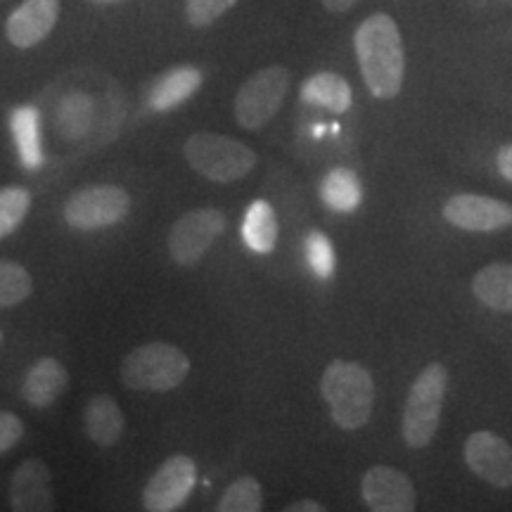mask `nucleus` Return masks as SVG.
Listing matches in <instances>:
<instances>
[{
    "label": "nucleus",
    "mask_w": 512,
    "mask_h": 512,
    "mask_svg": "<svg viewBox=\"0 0 512 512\" xmlns=\"http://www.w3.org/2000/svg\"><path fill=\"white\" fill-rule=\"evenodd\" d=\"M354 48L363 81L377 100H392L406 79V50L399 24L387 12H375L358 24Z\"/></svg>",
    "instance_id": "obj_1"
},
{
    "label": "nucleus",
    "mask_w": 512,
    "mask_h": 512,
    "mask_svg": "<svg viewBox=\"0 0 512 512\" xmlns=\"http://www.w3.org/2000/svg\"><path fill=\"white\" fill-rule=\"evenodd\" d=\"M320 396L328 403L339 430H361L375 406V382L366 366L356 361H332L320 377Z\"/></svg>",
    "instance_id": "obj_2"
},
{
    "label": "nucleus",
    "mask_w": 512,
    "mask_h": 512,
    "mask_svg": "<svg viewBox=\"0 0 512 512\" xmlns=\"http://www.w3.org/2000/svg\"><path fill=\"white\" fill-rule=\"evenodd\" d=\"M192 171L214 183H233L249 176L256 166V152L240 140L221 133H192L183 147Z\"/></svg>",
    "instance_id": "obj_3"
},
{
    "label": "nucleus",
    "mask_w": 512,
    "mask_h": 512,
    "mask_svg": "<svg viewBox=\"0 0 512 512\" xmlns=\"http://www.w3.org/2000/svg\"><path fill=\"white\" fill-rule=\"evenodd\" d=\"M188 373V354L166 342L143 344L121 361V382L133 392H171Z\"/></svg>",
    "instance_id": "obj_4"
},
{
    "label": "nucleus",
    "mask_w": 512,
    "mask_h": 512,
    "mask_svg": "<svg viewBox=\"0 0 512 512\" xmlns=\"http://www.w3.org/2000/svg\"><path fill=\"white\" fill-rule=\"evenodd\" d=\"M446 389L448 370L441 363H430L413 382L401 418V434L406 446L425 448L432 444L439 430L441 413H444Z\"/></svg>",
    "instance_id": "obj_5"
},
{
    "label": "nucleus",
    "mask_w": 512,
    "mask_h": 512,
    "mask_svg": "<svg viewBox=\"0 0 512 512\" xmlns=\"http://www.w3.org/2000/svg\"><path fill=\"white\" fill-rule=\"evenodd\" d=\"M290 91V72L280 64L261 69L242 83L235 95V119L245 131H259L278 114Z\"/></svg>",
    "instance_id": "obj_6"
},
{
    "label": "nucleus",
    "mask_w": 512,
    "mask_h": 512,
    "mask_svg": "<svg viewBox=\"0 0 512 512\" xmlns=\"http://www.w3.org/2000/svg\"><path fill=\"white\" fill-rule=\"evenodd\" d=\"M223 228H226V216L219 209L204 207L188 211L181 219H176L169 230L166 247H169L171 259L178 266L200 264L214 242L221 238Z\"/></svg>",
    "instance_id": "obj_7"
},
{
    "label": "nucleus",
    "mask_w": 512,
    "mask_h": 512,
    "mask_svg": "<svg viewBox=\"0 0 512 512\" xmlns=\"http://www.w3.org/2000/svg\"><path fill=\"white\" fill-rule=\"evenodd\" d=\"M131 211V197L119 185H91L74 192L64 204V219L76 230L117 226Z\"/></svg>",
    "instance_id": "obj_8"
},
{
    "label": "nucleus",
    "mask_w": 512,
    "mask_h": 512,
    "mask_svg": "<svg viewBox=\"0 0 512 512\" xmlns=\"http://www.w3.org/2000/svg\"><path fill=\"white\" fill-rule=\"evenodd\" d=\"M197 484V465L188 456H171L157 467L143 489V508L150 512H174L188 503Z\"/></svg>",
    "instance_id": "obj_9"
},
{
    "label": "nucleus",
    "mask_w": 512,
    "mask_h": 512,
    "mask_svg": "<svg viewBox=\"0 0 512 512\" xmlns=\"http://www.w3.org/2000/svg\"><path fill=\"white\" fill-rule=\"evenodd\" d=\"M465 465L472 475L496 489L512 486V446L496 432L477 430L465 441Z\"/></svg>",
    "instance_id": "obj_10"
},
{
    "label": "nucleus",
    "mask_w": 512,
    "mask_h": 512,
    "mask_svg": "<svg viewBox=\"0 0 512 512\" xmlns=\"http://www.w3.org/2000/svg\"><path fill=\"white\" fill-rule=\"evenodd\" d=\"M444 219L467 233H496L512 226V207L484 195H453L441 209Z\"/></svg>",
    "instance_id": "obj_11"
},
{
    "label": "nucleus",
    "mask_w": 512,
    "mask_h": 512,
    "mask_svg": "<svg viewBox=\"0 0 512 512\" xmlns=\"http://www.w3.org/2000/svg\"><path fill=\"white\" fill-rule=\"evenodd\" d=\"M361 496L375 512H413L418 505L411 479L389 465L370 467L361 479Z\"/></svg>",
    "instance_id": "obj_12"
},
{
    "label": "nucleus",
    "mask_w": 512,
    "mask_h": 512,
    "mask_svg": "<svg viewBox=\"0 0 512 512\" xmlns=\"http://www.w3.org/2000/svg\"><path fill=\"white\" fill-rule=\"evenodd\" d=\"M60 19V0H24L5 22V36L15 48L43 43Z\"/></svg>",
    "instance_id": "obj_13"
},
{
    "label": "nucleus",
    "mask_w": 512,
    "mask_h": 512,
    "mask_svg": "<svg viewBox=\"0 0 512 512\" xmlns=\"http://www.w3.org/2000/svg\"><path fill=\"white\" fill-rule=\"evenodd\" d=\"M10 505L15 512L53 510V475L43 460L31 458L17 465L10 479Z\"/></svg>",
    "instance_id": "obj_14"
},
{
    "label": "nucleus",
    "mask_w": 512,
    "mask_h": 512,
    "mask_svg": "<svg viewBox=\"0 0 512 512\" xmlns=\"http://www.w3.org/2000/svg\"><path fill=\"white\" fill-rule=\"evenodd\" d=\"M67 384L69 373L57 358H38L34 366L27 370V377H24L22 396L29 406L48 408L64 394Z\"/></svg>",
    "instance_id": "obj_15"
},
{
    "label": "nucleus",
    "mask_w": 512,
    "mask_h": 512,
    "mask_svg": "<svg viewBox=\"0 0 512 512\" xmlns=\"http://www.w3.org/2000/svg\"><path fill=\"white\" fill-rule=\"evenodd\" d=\"M126 420L121 413L119 403L107 394L93 396L91 401L83 408V430H86L88 439L102 448H110L117 444L124 434Z\"/></svg>",
    "instance_id": "obj_16"
},
{
    "label": "nucleus",
    "mask_w": 512,
    "mask_h": 512,
    "mask_svg": "<svg viewBox=\"0 0 512 512\" xmlns=\"http://www.w3.org/2000/svg\"><path fill=\"white\" fill-rule=\"evenodd\" d=\"M202 86V72L181 64V67L169 69L164 76H159L155 86L150 91V107L155 112H169L174 107L183 105L185 100L192 98Z\"/></svg>",
    "instance_id": "obj_17"
},
{
    "label": "nucleus",
    "mask_w": 512,
    "mask_h": 512,
    "mask_svg": "<svg viewBox=\"0 0 512 512\" xmlns=\"http://www.w3.org/2000/svg\"><path fill=\"white\" fill-rule=\"evenodd\" d=\"M302 100L306 105L323 107L332 114H344L354 105V93H351L349 81L335 72L313 74L304 81Z\"/></svg>",
    "instance_id": "obj_18"
},
{
    "label": "nucleus",
    "mask_w": 512,
    "mask_h": 512,
    "mask_svg": "<svg viewBox=\"0 0 512 512\" xmlns=\"http://www.w3.org/2000/svg\"><path fill=\"white\" fill-rule=\"evenodd\" d=\"M472 294L491 311L512 313V264H489L472 280Z\"/></svg>",
    "instance_id": "obj_19"
},
{
    "label": "nucleus",
    "mask_w": 512,
    "mask_h": 512,
    "mask_svg": "<svg viewBox=\"0 0 512 512\" xmlns=\"http://www.w3.org/2000/svg\"><path fill=\"white\" fill-rule=\"evenodd\" d=\"M278 216L266 200L252 202L242 223V240L256 254H271L278 245Z\"/></svg>",
    "instance_id": "obj_20"
},
{
    "label": "nucleus",
    "mask_w": 512,
    "mask_h": 512,
    "mask_svg": "<svg viewBox=\"0 0 512 512\" xmlns=\"http://www.w3.org/2000/svg\"><path fill=\"white\" fill-rule=\"evenodd\" d=\"M41 117L34 107H19L12 112L10 128L12 136L17 140L19 157L27 169H38L43 164V150H41Z\"/></svg>",
    "instance_id": "obj_21"
},
{
    "label": "nucleus",
    "mask_w": 512,
    "mask_h": 512,
    "mask_svg": "<svg viewBox=\"0 0 512 512\" xmlns=\"http://www.w3.org/2000/svg\"><path fill=\"white\" fill-rule=\"evenodd\" d=\"M325 207L337 214H351L361 204V183L351 169H332L320 185Z\"/></svg>",
    "instance_id": "obj_22"
},
{
    "label": "nucleus",
    "mask_w": 512,
    "mask_h": 512,
    "mask_svg": "<svg viewBox=\"0 0 512 512\" xmlns=\"http://www.w3.org/2000/svg\"><path fill=\"white\" fill-rule=\"evenodd\" d=\"M34 292V278L24 266L0 259V309L27 302Z\"/></svg>",
    "instance_id": "obj_23"
},
{
    "label": "nucleus",
    "mask_w": 512,
    "mask_h": 512,
    "mask_svg": "<svg viewBox=\"0 0 512 512\" xmlns=\"http://www.w3.org/2000/svg\"><path fill=\"white\" fill-rule=\"evenodd\" d=\"M264 508V494H261V484L254 477H240L228 489L223 491L219 512H259Z\"/></svg>",
    "instance_id": "obj_24"
},
{
    "label": "nucleus",
    "mask_w": 512,
    "mask_h": 512,
    "mask_svg": "<svg viewBox=\"0 0 512 512\" xmlns=\"http://www.w3.org/2000/svg\"><path fill=\"white\" fill-rule=\"evenodd\" d=\"M31 209V192L19 185L0 190V240L8 238L22 226Z\"/></svg>",
    "instance_id": "obj_25"
},
{
    "label": "nucleus",
    "mask_w": 512,
    "mask_h": 512,
    "mask_svg": "<svg viewBox=\"0 0 512 512\" xmlns=\"http://www.w3.org/2000/svg\"><path fill=\"white\" fill-rule=\"evenodd\" d=\"M88 124H91V100L83 95H74V98L64 100L60 110V131L67 138H79L86 133Z\"/></svg>",
    "instance_id": "obj_26"
},
{
    "label": "nucleus",
    "mask_w": 512,
    "mask_h": 512,
    "mask_svg": "<svg viewBox=\"0 0 512 512\" xmlns=\"http://www.w3.org/2000/svg\"><path fill=\"white\" fill-rule=\"evenodd\" d=\"M238 5V0H185V15L195 29H207Z\"/></svg>",
    "instance_id": "obj_27"
},
{
    "label": "nucleus",
    "mask_w": 512,
    "mask_h": 512,
    "mask_svg": "<svg viewBox=\"0 0 512 512\" xmlns=\"http://www.w3.org/2000/svg\"><path fill=\"white\" fill-rule=\"evenodd\" d=\"M306 259H309L311 271L318 275V278H330L337 268L335 249H332L330 240L325 238L323 233H311L306 238Z\"/></svg>",
    "instance_id": "obj_28"
},
{
    "label": "nucleus",
    "mask_w": 512,
    "mask_h": 512,
    "mask_svg": "<svg viewBox=\"0 0 512 512\" xmlns=\"http://www.w3.org/2000/svg\"><path fill=\"white\" fill-rule=\"evenodd\" d=\"M24 437V422L15 413L0 411V453L10 451Z\"/></svg>",
    "instance_id": "obj_29"
},
{
    "label": "nucleus",
    "mask_w": 512,
    "mask_h": 512,
    "mask_svg": "<svg viewBox=\"0 0 512 512\" xmlns=\"http://www.w3.org/2000/svg\"><path fill=\"white\" fill-rule=\"evenodd\" d=\"M496 166L498 174H501L505 181L512 183V143H505L496 155Z\"/></svg>",
    "instance_id": "obj_30"
},
{
    "label": "nucleus",
    "mask_w": 512,
    "mask_h": 512,
    "mask_svg": "<svg viewBox=\"0 0 512 512\" xmlns=\"http://www.w3.org/2000/svg\"><path fill=\"white\" fill-rule=\"evenodd\" d=\"M358 3H361V0H323L325 10L332 12V15H339V12H349Z\"/></svg>",
    "instance_id": "obj_31"
},
{
    "label": "nucleus",
    "mask_w": 512,
    "mask_h": 512,
    "mask_svg": "<svg viewBox=\"0 0 512 512\" xmlns=\"http://www.w3.org/2000/svg\"><path fill=\"white\" fill-rule=\"evenodd\" d=\"M285 512H325V508L318 501H297L285 505Z\"/></svg>",
    "instance_id": "obj_32"
},
{
    "label": "nucleus",
    "mask_w": 512,
    "mask_h": 512,
    "mask_svg": "<svg viewBox=\"0 0 512 512\" xmlns=\"http://www.w3.org/2000/svg\"><path fill=\"white\" fill-rule=\"evenodd\" d=\"M98 3H112V0H98Z\"/></svg>",
    "instance_id": "obj_33"
}]
</instances>
